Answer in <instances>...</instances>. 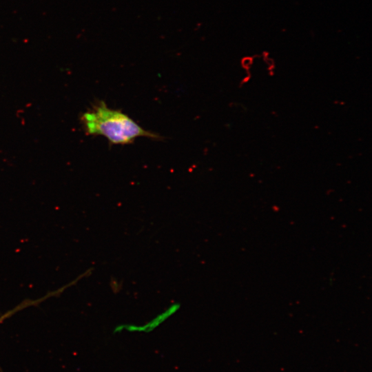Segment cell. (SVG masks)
Segmentation results:
<instances>
[{"instance_id": "3", "label": "cell", "mask_w": 372, "mask_h": 372, "mask_svg": "<svg viewBox=\"0 0 372 372\" xmlns=\"http://www.w3.org/2000/svg\"><path fill=\"white\" fill-rule=\"evenodd\" d=\"M54 296H56V292L55 291H52V292L45 295V296H43V297H42V298H41L39 299H37V300H28V299H27V300H24L23 302H21L19 304H18L17 306H16L13 309L8 311L7 312H6L3 314H2L1 316H0V325L4 322L5 320L10 318L12 315H14L15 313H17V312H18V311H19L25 309V308H27L28 307H31V306H33V305H36L37 304H40L41 302H42L45 300H46L47 298H50V297Z\"/></svg>"}, {"instance_id": "1", "label": "cell", "mask_w": 372, "mask_h": 372, "mask_svg": "<svg viewBox=\"0 0 372 372\" xmlns=\"http://www.w3.org/2000/svg\"><path fill=\"white\" fill-rule=\"evenodd\" d=\"M81 121L87 134L103 136L111 144H130L140 136L161 138L158 134L144 130L121 110L109 108L103 101L85 112Z\"/></svg>"}, {"instance_id": "2", "label": "cell", "mask_w": 372, "mask_h": 372, "mask_svg": "<svg viewBox=\"0 0 372 372\" xmlns=\"http://www.w3.org/2000/svg\"><path fill=\"white\" fill-rule=\"evenodd\" d=\"M180 304L178 302L171 304L163 312L156 316L152 320L144 325H121L116 329V331L126 329L129 331H150L157 327L160 324L163 323L171 316L174 314L179 309Z\"/></svg>"}]
</instances>
